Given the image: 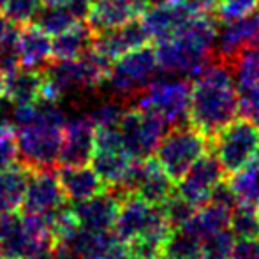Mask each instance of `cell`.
Returning <instances> with one entry per match:
<instances>
[{
    "label": "cell",
    "mask_w": 259,
    "mask_h": 259,
    "mask_svg": "<svg viewBox=\"0 0 259 259\" xmlns=\"http://www.w3.org/2000/svg\"><path fill=\"white\" fill-rule=\"evenodd\" d=\"M238 116L236 78L229 62L211 58L208 65L192 78L189 122L206 136Z\"/></svg>",
    "instance_id": "1"
},
{
    "label": "cell",
    "mask_w": 259,
    "mask_h": 259,
    "mask_svg": "<svg viewBox=\"0 0 259 259\" xmlns=\"http://www.w3.org/2000/svg\"><path fill=\"white\" fill-rule=\"evenodd\" d=\"M217 18L194 14L177 35L155 42V55L162 74L192 79L213 58Z\"/></svg>",
    "instance_id": "2"
},
{
    "label": "cell",
    "mask_w": 259,
    "mask_h": 259,
    "mask_svg": "<svg viewBox=\"0 0 259 259\" xmlns=\"http://www.w3.org/2000/svg\"><path fill=\"white\" fill-rule=\"evenodd\" d=\"M111 62L94 50L78 58L50 62L45 69V90L42 96L60 101L62 97L78 92H92L104 85Z\"/></svg>",
    "instance_id": "3"
},
{
    "label": "cell",
    "mask_w": 259,
    "mask_h": 259,
    "mask_svg": "<svg viewBox=\"0 0 259 259\" xmlns=\"http://www.w3.org/2000/svg\"><path fill=\"white\" fill-rule=\"evenodd\" d=\"M159 74L160 67L155 48L145 45L115 58L109 64L104 85L108 87L109 96L129 103L138 94L143 92Z\"/></svg>",
    "instance_id": "4"
},
{
    "label": "cell",
    "mask_w": 259,
    "mask_h": 259,
    "mask_svg": "<svg viewBox=\"0 0 259 259\" xmlns=\"http://www.w3.org/2000/svg\"><path fill=\"white\" fill-rule=\"evenodd\" d=\"M192 79L184 76L164 74L134 97V106L145 111H152L164 120L167 125L189 122Z\"/></svg>",
    "instance_id": "5"
},
{
    "label": "cell",
    "mask_w": 259,
    "mask_h": 259,
    "mask_svg": "<svg viewBox=\"0 0 259 259\" xmlns=\"http://www.w3.org/2000/svg\"><path fill=\"white\" fill-rule=\"evenodd\" d=\"M210 147V136L191 122L177 123L166 131L155 148V160L171 180L177 182L196 160L205 155Z\"/></svg>",
    "instance_id": "6"
},
{
    "label": "cell",
    "mask_w": 259,
    "mask_h": 259,
    "mask_svg": "<svg viewBox=\"0 0 259 259\" xmlns=\"http://www.w3.org/2000/svg\"><path fill=\"white\" fill-rule=\"evenodd\" d=\"M210 145L224 173L233 175L259 152V127L243 116H236L210 138Z\"/></svg>",
    "instance_id": "7"
},
{
    "label": "cell",
    "mask_w": 259,
    "mask_h": 259,
    "mask_svg": "<svg viewBox=\"0 0 259 259\" xmlns=\"http://www.w3.org/2000/svg\"><path fill=\"white\" fill-rule=\"evenodd\" d=\"M65 123L32 122L14 129L18 157L32 169L52 167L58 162Z\"/></svg>",
    "instance_id": "8"
},
{
    "label": "cell",
    "mask_w": 259,
    "mask_h": 259,
    "mask_svg": "<svg viewBox=\"0 0 259 259\" xmlns=\"http://www.w3.org/2000/svg\"><path fill=\"white\" fill-rule=\"evenodd\" d=\"M167 127L169 125L155 113L145 111L136 106L127 108L118 123L122 150L133 160L152 157Z\"/></svg>",
    "instance_id": "9"
},
{
    "label": "cell",
    "mask_w": 259,
    "mask_h": 259,
    "mask_svg": "<svg viewBox=\"0 0 259 259\" xmlns=\"http://www.w3.org/2000/svg\"><path fill=\"white\" fill-rule=\"evenodd\" d=\"M111 191L122 192L120 199L133 194L154 205H162L175 194V180H171L169 175L160 167L155 157H147L141 160H133L123 182Z\"/></svg>",
    "instance_id": "10"
},
{
    "label": "cell",
    "mask_w": 259,
    "mask_h": 259,
    "mask_svg": "<svg viewBox=\"0 0 259 259\" xmlns=\"http://www.w3.org/2000/svg\"><path fill=\"white\" fill-rule=\"evenodd\" d=\"M224 178V169L215 154L201 155L180 178L177 180V194L192 203L194 206H201L210 201L213 189Z\"/></svg>",
    "instance_id": "11"
},
{
    "label": "cell",
    "mask_w": 259,
    "mask_h": 259,
    "mask_svg": "<svg viewBox=\"0 0 259 259\" xmlns=\"http://www.w3.org/2000/svg\"><path fill=\"white\" fill-rule=\"evenodd\" d=\"M65 201L55 166L39 167L32 169L20 210L25 215H48L65 205Z\"/></svg>",
    "instance_id": "12"
},
{
    "label": "cell",
    "mask_w": 259,
    "mask_h": 259,
    "mask_svg": "<svg viewBox=\"0 0 259 259\" xmlns=\"http://www.w3.org/2000/svg\"><path fill=\"white\" fill-rule=\"evenodd\" d=\"M259 37V9L235 20L217 21L213 57L231 62L243 50L256 46Z\"/></svg>",
    "instance_id": "13"
},
{
    "label": "cell",
    "mask_w": 259,
    "mask_h": 259,
    "mask_svg": "<svg viewBox=\"0 0 259 259\" xmlns=\"http://www.w3.org/2000/svg\"><path fill=\"white\" fill-rule=\"evenodd\" d=\"M71 250H74L81 259H127L129 245L111 231H89L76 228L62 242Z\"/></svg>",
    "instance_id": "14"
},
{
    "label": "cell",
    "mask_w": 259,
    "mask_h": 259,
    "mask_svg": "<svg viewBox=\"0 0 259 259\" xmlns=\"http://www.w3.org/2000/svg\"><path fill=\"white\" fill-rule=\"evenodd\" d=\"M94 150H96V129L87 113L69 116L64 125V141L58 157L60 166L89 164Z\"/></svg>",
    "instance_id": "15"
},
{
    "label": "cell",
    "mask_w": 259,
    "mask_h": 259,
    "mask_svg": "<svg viewBox=\"0 0 259 259\" xmlns=\"http://www.w3.org/2000/svg\"><path fill=\"white\" fill-rule=\"evenodd\" d=\"M145 45H150V37H148L140 18H136V20L120 25L116 28L94 34L92 50L101 57H104L106 60L113 62L115 58L122 57L123 53L133 52Z\"/></svg>",
    "instance_id": "16"
},
{
    "label": "cell",
    "mask_w": 259,
    "mask_h": 259,
    "mask_svg": "<svg viewBox=\"0 0 259 259\" xmlns=\"http://www.w3.org/2000/svg\"><path fill=\"white\" fill-rule=\"evenodd\" d=\"M192 16L194 14L178 0H169V2L145 7L140 21L143 23L150 41L157 42L177 35Z\"/></svg>",
    "instance_id": "17"
},
{
    "label": "cell",
    "mask_w": 259,
    "mask_h": 259,
    "mask_svg": "<svg viewBox=\"0 0 259 259\" xmlns=\"http://www.w3.org/2000/svg\"><path fill=\"white\" fill-rule=\"evenodd\" d=\"M120 208V198L113 191H103L85 201L72 203L79 228L89 231H111Z\"/></svg>",
    "instance_id": "18"
},
{
    "label": "cell",
    "mask_w": 259,
    "mask_h": 259,
    "mask_svg": "<svg viewBox=\"0 0 259 259\" xmlns=\"http://www.w3.org/2000/svg\"><path fill=\"white\" fill-rule=\"evenodd\" d=\"M143 9L141 0H94L85 21L94 34H97L136 20Z\"/></svg>",
    "instance_id": "19"
},
{
    "label": "cell",
    "mask_w": 259,
    "mask_h": 259,
    "mask_svg": "<svg viewBox=\"0 0 259 259\" xmlns=\"http://www.w3.org/2000/svg\"><path fill=\"white\" fill-rule=\"evenodd\" d=\"M20 65L28 69H45L53 60V37L39 25H21L16 37Z\"/></svg>",
    "instance_id": "20"
},
{
    "label": "cell",
    "mask_w": 259,
    "mask_h": 259,
    "mask_svg": "<svg viewBox=\"0 0 259 259\" xmlns=\"http://www.w3.org/2000/svg\"><path fill=\"white\" fill-rule=\"evenodd\" d=\"M58 180H60L62 191L67 201L79 203L97 196L99 192L106 191L104 182L99 175L92 169V166H60L57 169Z\"/></svg>",
    "instance_id": "21"
},
{
    "label": "cell",
    "mask_w": 259,
    "mask_h": 259,
    "mask_svg": "<svg viewBox=\"0 0 259 259\" xmlns=\"http://www.w3.org/2000/svg\"><path fill=\"white\" fill-rule=\"evenodd\" d=\"M4 97L13 104L34 103L42 97L45 90V74L42 69H28L18 65L13 71L4 74Z\"/></svg>",
    "instance_id": "22"
},
{
    "label": "cell",
    "mask_w": 259,
    "mask_h": 259,
    "mask_svg": "<svg viewBox=\"0 0 259 259\" xmlns=\"http://www.w3.org/2000/svg\"><path fill=\"white\" fill-rule=\"evenodd\" d=\"M30 173L32 167H28L21 160L0 169V213L20 210Z\"/></svg>",
    "instance_id": "23"
},
{
    "label": "cell",
    "mask_w": 259,
    "mask_h": 259,
    "mask_svg": "<svg viewBox=\"0 0 259 259\" xmlns=\"http://www.w3.org/2000/svg\"><path fill=\"white\" fill-rule=\"evenodd\" d=\"M131 164L133 159L122 148H96L90 159L92 169L109 189H115L122 184Z\"/></svg>",
    "instance_id": "24"
},
{
    "label": "cell",
    "mask_w": 259,
    "mask_h": 259,
    "mask_svg": "<svg viewBox=\"0 0 259 259\" xmlns=\"http://www.w3.org/2000/svg\"><path fill=\"white\" fill-rule=\"evenodd\" d=\"M94 30L87 25V21H78L67 30L53 35V58L69 60L78 58L92 50Z\"/></svg>",
    "instance_id": "25"
},
{
    "label": "cell",
    "mask_w": 259,
    "mask_h": 259,
    "mask_svg": "<svg viewBox=\"0 0 259 259\" xmlns=\"http://www.w3.org/2000/svg\"><path fill=\"white\" fill-rule=\"evenodd\" d=\"M229 215H231V208L208 201L205 205L198 206L196 213L185 226L191 231H194L201 238V242H205L210 236L229 228Z\"/></svg>",
    "instance_id": "26"
},
{
    "label": "cell",
    "mask_w": 259,
    "mask_h": 259,
    "mask_svg": "<svg viewBox=\"0 0 259 259\" xmlns=\"http://www.w3.org/2000/svg\"><path fill=\"white\" fill-rule=\"evenodd\" d=\"M159 259H203L201 238L187 226L171 229L160 247Z\"/></svg>",
    "instance_id": "27"
},
{
    "label": "cell",
    "mask_w": 259,
    "mask_h": 259,
    "mask_svg": "<svg viewBox=\"0 0 259 259\" xmlns=\"http://www.w3.org/2000/svg\"><path fill=\"white\" fill-rule=\"evenodd\" d=\"M32 23L39 25L46 34H50L53 37V35L60 34V32L67 30L74 23H78V20L67 9V6L64 2H57V4H45Z\"/></svg>",
    "instance_id": "28"
},
{
    "label": "cell",
    "mask_w": 259,
    "mask_h": 259,
    "mask_svg": "<svg viewBox=\"0 0 259 259\" xmlns=\"http://www.w3.org/2000/svg\"><path fill=\"white\" fill-rule=\"evenodd\" d=\"M233 192L240 203L257 205L259 203V164L250 160L245 167L233 173L229 178Z\"/></svg>",
    "instance_id": "29"
},
{
    "label": "cell",
    "mask_w": 259,
    "mask_h": 259,
    "mask_svg": "<svg viewBox=\"0 0 259 259\" xmlns=\"http://www.w3.org/2000/svg\"><path fill=\"white\" fill-rule=\"evenodd\" d=\"M229 229L235 238H259V217L256 205L236 203L229 215Z\"/></svg>",
    "instance_id": "30"
},
{
    "label": "cell",
    "mask_w": 259,
    "mask_h": 259,
    "mask_svg": "<svg viewBox=\"0 0 259 259\" xmlns=\"http://www.w3.org/2000/svg\"><path fill=\"white\" fill-rule=\"evenodd\" d=\"M125 101L118 99L115 96H109L103 101H97L92 106L87 116L92 122L94 129H101V127H118L120 120H122L123 113H125Z\"/></svg>",
    "instance_id": "31"
},
{
    "label": "cell",
    "mask_w": 259,
    "mask_h": 259,
    "mask_svg": "<svg viewBox=\"0 0 259 259\" xmlns=\"http://www.w3.org/2000/svg\"><path fill=\"white\" fill-rule=\"evenodd\" d=\"M233 72H235L236 81H249L259 83V48L250 46L238 53L231 62Z\"/></svg>",
    "instance_id": "32"
},
{
    "label": "cell",
    "mask_w": 259,
    "mask_h": 259,
    "mask_svg": "<svg viewBox=\"0 0 259 259\" xmlns=\"http://www.w3.org/2000/svg\"><path fill=\"white\" fill-rule=\"evenodd\" d=\"M160 208H162L164 215H166V221L171 229L185 226L192 219V215L196 213V210H198V206H194L187 199L182 198L180 194H177V189H175V194L171 198H167L160 205Z\"/></svg>",
    "instance_id": "33"
},
{
    "label": "cell",
    "mask_w": 259,
    "mask_h": 259,
    "mask_svg": "<svg viewBox=\"0 0 259 259\" xmlns=\"http://www.w3.org/2000/svg\"><path fill=\"white\" fill-rule=\"evenodd\" d=\"M238 116L250 120L259 127V83L236 81Z\"/></svg>",
    "instance_id": "34"
},
{
    "label": "cell",
    "mask_w": 259,
    "mask_h": 259,
    "mask_svg": "<svg viewBox=\"0 0 259 259\" xmlns=\"http://www.w3.org/2000/svg\"><path fill=\"white\" fill-rule=\"evenodd\" d=\"M42 6H45L42 0H7L2 13L6 14L13 23L21 27V25L32 23Z\"/></svg>",
    "instance_id": "35"
},
{
    "label": "cell",
    "mask_w": 259,
    "mask_h": 259,
    "mask_svg": "<svg viewBox=\"0 0 259 259\" xmlns=\"http://www.w3.org/2000/svg\"><path fill=\"white\" fill-rule=\"evenodd\" d=\"M235 242L236 238L229 228L210 236L203 242V259H233Z\"/></svg>",
    "instance_id": "36"
},
{
    "label": "cell",
    "mask_w": 259,
    "mask_h": 259,
    "mask_svg": "<svg viewBox=\"0 0 259 259\" xmlns=\"http://www.w3.org/2000/svg\"><path fill=\"white\" fill-rule=\"evenodd\" d=\"M259 9V0H219L213 16L217 21L235 20Z\"/></svg>",
    "instance_id": "37"
},
{
    "label": "cell",
    "mask_w": 259,
    "mask_h": 259,
    "mask_svg": "<svg viewBox=\"0 0 259 259\" xmlns=\"http://www.w3.org/2000/svg\"><path fill=\"white\" fill-rule=\"evenodd\" d=\"M18 30H20V27H18L16 23H13V21L0 11V52L16 46Z\"/></svg>",
    "instance_id": "38"
},
{
    "label": "cell",
    "mask_w": 259,
    "mask_h": 259,
    "mask_svg": "<svg viewBox=\"0 0 259 259\" xmlns=\"http://www.w3.org/2000/svg\"><path fill=\"white\" fill-rule=\"evenodd\" d=\"M233 259H259V238H236Z\"/></svg>",
    "instance_id": "39"
},
{
    "label": "cell",
    "mask_w": 259,
    "mask_h": 259,
    "mask_svg": "<svg viewBox=\"0 0 259 259\" xmlns=\"http://www.w3.org/2000/svg\"><path fill=\"white\" fill-rule=\"evenodd\" d=\"M192 14H213L219 0H178Z\"/></svg>",
    "instance_id": "40"
},
{
    "label": "cell",
    "mask_w": 259,
    "mask_h": 259,
    "mask_svg": "<svg viewBox=\"0 0 259 259\" xmlns=\"http://www.w3.org/2000/svg\"><path fill=\"white\" fill-rule=\"evenodd\" d=\"M67 6V9L74 14V18L78 21H85L89 16V11L92 7L94 0H62Z\"/></svg>",
    "instance_id": "41"
},
{
    "label": "cell",
    "mask_w": 259,
    "mask_h": 259,
    "mask_svg": "<svg viewBox=\"0 0 259 259\" xmlns=\"http://www.w3.org/2000/svg\"><path fill=\"white\" fill-rule=\"evenodd\" d=\"M50 259H81V257L74 250L69 249L67 245H64V243H55Z\"/></svg>",
    "instance_id": "42"
},
{
    "label": "cell",
    "mask_w": 259,
    "mask_h": 259,
    "mask_svg": "<svg viewBox=\"0 0 259 259\" xmlns=\"http://www.w3.org/2000/svg\"><path fill=\"white\" fill-rule=\"evenodd\" d=\"M164 2H169V0H141V4H143L145 7H148V6H157V4H164Z\"/></svg>",
    "instance_id": "43"
},
{
    "label": "cell",
    "mask_w": 259,
    "mask_h": 259,
    "mask_svg": "<svg viewBox=\"0 0 259 259\" xmlns=\"http://www.w3.org/2000/svg\"><path fill=\"white\" fill-rule=\"evenodd\" d=\"M2 81H4V74L0 72V97L4 96V87H2Z\"/></svg>",
    "instance_id": "44"
},
{
    "label": "cell",
    "mask_w": 259,
    "mask_h": 259,
    "mask_svg": "<svg viewBox=\"0 0 259 259\" xmlns=\"http://www.w3.org/2000/svg\"><path fill=\"white\" fill-rule=\"evenodd\" d=\"M57 2H62V0H42V4H57Z\"/></svg>",
    "instance_id": "45"
},
{
    "label": "cell",
    "mask_w": 259,
    "mask_h": 259,
    "mask_svg": "<svg viewBox=\"0 0 259 259\" xmlns=\"http://www.w3.org/2000/svg\"><path fill=\"white\" fill-rule=\"evenodd\" d=\"M127 259H148V257H140V256H133V254H129V257Z\"/></svg>",
    "instance_id": "46"
},
{
    "label": "cell",
    "mask_w": 259,
    "mask_h": 259,
    "mask_svg": "<svg viewBox=\"0 0 259 259\" xmlns=\"http://www.w3.org/2000/svg\"><path fill=\"white\" fill-rule=\"evenodd\" d=\"M6 2H7V0H0V11L4 9V6H6Z\"/></svg>",
    "instance_id": "47"
},
{
    "label": "cell",
    "mask_w": 259,
    "mask_h": 259,
    "mask_svg": "<svg viewBox=\"0 0 259 259\" xmlns=\"http://www.w3.org/2000/svg\"><path fill=\"white\" fill-rule=\"evenodd\" d=\"M25 259H50V257H25Z\"/></svg>",
    "instance_id": "48"
},
{
    "label": "cell",
    "mask_w": 259,
    "mask_h": 259,
    "mask_svg": "<svg viewBox=\"0 0 259 259\" xmlns=\"http://www.w3.org/2000/svg\"><path fill=\"white\" fill-rule=\"evenodd\" d=\"M0 259H4V254H2V249H0Z\"/></svg>",
    "instance_id": "49"
},
{
    "label": "cell",
    "mask_w": 259,
    "mask_h": 259,
    "mask_svg": "<svg viewBox=\"0 0 259 259\" xmlns=\"http://www.w3.org/2000/svg\"><path fill=\"white\" fill-rule=\"evenodd\" d=\"M256 208H257V217H259V203H257V205H256Z\"/></svg>",
    "instance_id": "50"
},
{
    "label": "cell",
    "mask_w": 259,
    "mask_h": 259,
    "mask_svg": "<svg viewBox=\"0 0 259 259\" xmlns=\"http://www.w3.org/2000/svg\"><path fill=\"white\" fill-rule=\"evenodd\" d=\"M256 46H257V48H259V37H257V41H256Z\"/></svg>",
    "instance_id": "51"
}]
</instances>
